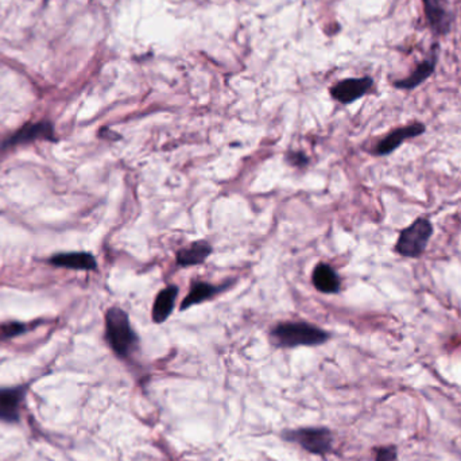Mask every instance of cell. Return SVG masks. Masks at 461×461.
I'll return each instance as SVG.
<instances>
[{"label": "cell", "instance_id": "6da1fadb", "mask_svg": "<svg viewBox=\"0 0 461 461\" xmlns=\"http://www.w3.org/2000/svg\"><path fill=\"white\" fill-rule=\"evenodd\" d=\"M105 337L119 358H130L138 349V336L129 316L120 308H111L105 314Z\"/></svg>", "mask_w": 461, "mask_h": 461}, {"label": "cell", "instance_id": "7a4b0ae2", "mask_svg": "<svg viewBox=\"0 0 461 461\" xmlns=\"http://www.w3.org/2000/svg\"><path fill=\"white\" fill-rule=\"evenodd\" d=\"M271 339L278 346H313L324 344L330 335L308 323H282L271 332Z\"/></svg>", "mask_w": 461, "mask_h": 461}, {"label": "cell", "instance_id": "3957f363", "mask_svg": "<svg viewBox=\"0 0 461 461\" xmlns=\"http://www.w3.org/2000/svg\"><path fill=\"white\" fill-rule=\"evenodd\" d=\"M433 230V224L429 219H417L409 227L401 230L396 240V254L412 259L420 258L428 247Z\"/></svg>", "mask_w": 461, "mask_h": 461}, {"label": "cell", "instance_id": "277c9868", "mask_svg": "<svg viewBox=\"0 0 461 461\" xmlns=\"http://www.w3.org/2000/svg\"><path fill=\"white\" fill-rule=\"evenodd\" d=\"M287 441L296 443L306 452L314 455H327L332 450L333 436L330 429L302 428L290 430L283 434Z\"/></svg>", "mask_w": 461, "mask_h": 461}, {"label": "cell", "instance_id": "5b68a950", "mask_svg": "<svg viewBox=\"0 0 461 461\" xmlns=\"http://www.w3.org/2000/svg\"><path fill=\"white\" fill-rule=\"evenodd\" d=\"M425 130H427V127H425L424 123H413L409 126H403V127L396 129L394 131L386 135L379 142L375 152L378 155H389L393 151H396V148H399L405 141L422 135Z\"/></svg>", "mask_w": 461, "mask_h": 461}, {"label": "cell", "instance_id": "8992f818", "mask_svg": "<svg viewBox=\"0 0 461 461\" xmlns=\"http://www.w3.org/2000/svg\"><path fill=\"white\" fill-rule=\"evenodd\" d=\"M371 86H372V80L370 77L348 79V80L336 84L330 89V93H332L333 99H336L343 104H349V103H353L355 100L361 99L362 96H364L370 91Z\"/></svg>", "mask_w": 461, "mask_h": 461}, {"label": "cell", "instance_id": "52a82bcc", "mask_svg": "<svg viewBox=\"0 0 461 461\" xmlns=\"http://www.w3.org/2000/svg\"><path fill=\"white\" fill-rule=\"evenodd\" d=\"M429 25L433 32L445 34L450 26V13L446 0H422Z\"/></svg>", "mask_w": 461, "mask_h": 461}, {"label": "cell", "instance_id": "ba28073f", "mask_svg": "<svg viewBox=\"0 0 461 461\" xmlns=\"http://www.w3.org/2000/svg\"><path fill=\"white\" fill-rule=\"evenodd\" d=\"M312 280L314 287L323 294H336L340 292V278L330 264H317L314 267Z\"/></svg>", "mask_w": 461, "mask_h": 461}, {"label": "cell", "instance_id": "9c48e42d", "mask_svg": "<svg viewBox=\"0 0 461 461\" xmlns=\"http://www.w3.org/2000/svg\"><path fill=\"white\" fill-rule=\"evenodd\" d=\"M22 399L23 391L20 389L0 390V420L6 422L18 421Z\"/></svg>", "mask_w": 461, "mask_h": 461}, {"label": "cell", "instance_id": "30bf717a", "mask_svg": "<svg viewBox=\"0 0 461 461\" xmlns=\"http://www.w3.org/2000/svg\"><path fill=\"white\" fill-rule=\"evenodd\" d=\"M212 252V246L208 242H193L190 246L182 248L177 252V264L181 267H190L204 264Z\"/></svg>", "mask_w": 461, "mask_h": 461}, {"label": "cell", "instance_id": "8fae6325", "mask_svg": "<svg viewBox=\"0 0 461 461\" xmlns=\"http://www.w3.org/2000/svg\"><path fill=\"white\" fill-rule=\"evenodd\" d=\"M178 296V287L176 286H167L154 301L152 306V321L157 324H161L169 318V316L174 309L176 298Z\"/></svg>", "mask_w": 461, "mask_h": 461}, {"label": "cell", "instance_id": "7c38bea8", "mask_svg": "<svg viewBox=\"0 0 461 461\" xmlns=\"http://www.w3.org/2000/svg\"><path fill=\"white\" fill-rule=\"evenodd\" d=\"M51 264L58 267H65L72 270H95L98 267L93 255L88 252H70L60 254L50 259Z\"/></svg>", "mask_w": 461, "mask_h": 461}, {"label": "cell", "instance_id": "4fadbf2b", "mask_svg": "<svg viewBox=\"0 0 461 461\" xmlns=\"http://www.w3.org/2000/svg\"><path fill=\"white\" fill-rule=\"evenodd\" d=\"M219 292H220V287H216L211 283L195 282V283H192L188 296L185 297V299L182 301L180 309L186 311L195 305L202 304V302L214 298Z\"/></svg>", "mask_w": 461, "mask_h": 461}, {"label": "cell", "instance_id": "5bb4252c", "mask_svg": "<svg viewBox=\"0 0 461 461\" xmlns=\"http://www.w3.org/2000/svg\"><path fill=\"white\" fill-rule=\"evenodd\" d=\"M34 139H53V127L49 123H37L29 124L18 131L6 145H18L30 142Z\"/></svg>", "mask_w": 461, "mask_h": 461}, {"label": "cell", "instance_id": "9a60e30c", "mask_svg": "<svg viewBox=\"0 0 461 461\" xmlns=\"http://www.w3.org/2000/svg\"><path fill=\"white\" fill-rule=\"evenodd\" d=\"M434 66H436V58L425 60L415 67V70L409 77L396 82L394 85L399 89H414L430 77V74L434 72Z\"/></svg>", "mask_w": 461, "mask_h": 461}, {"label": "cell", "instance_id": "2e32d148", "mask_svg": "<svg viewBox=\"0 0 461 461\" xmlns=\"http://www.w3.org/2000/svg\"><path fill=\"white\" fill-rule=\"evenodd\" d=\"M396 449L394 446H383L377 450L375 461H396Z\"/></svg>", "mask_w": 461, "mask_h": 461}, {"label": "cell", "instance_id": "e0dca14e", "mask_svg": "<svg viewBox=\"0 0 461 461\" xmlns=\"http://www.w3.org/2000/svg\"><path fill=\"white\" fill-rule=\"evenodd\" d=\"M289 162L294 166H305L308 164V157L302 152H293L289 155Z\"/></svg>", "mask_w": 461, "mask_h": 461}, {"label": "cell", "instance_id": "ac0fdd59", "mask_svg": "<svg viewBox=\"0 0 461 461\" xmlns=\"http://www.w3.org/2000/svg\"><path fill=\"white\" fill-rule=\"evenodd\" d=\"M4 330H6V336H14V335H18V333H20L23 330V325H20V324H11L7 328H4Z\"/></svg>", "mask_w": 461, "mask_h": 461}]
</instances>
